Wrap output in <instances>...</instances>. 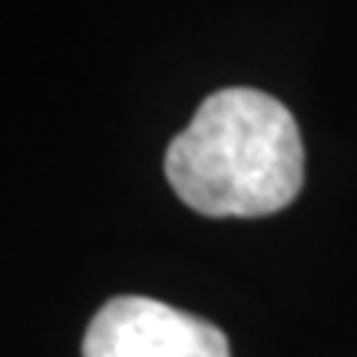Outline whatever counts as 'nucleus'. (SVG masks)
Wrapping results in <instances>:
<instances>
[{
  "label": "nucleus",
  "instance_id": "obj_1",
  "mask_svg": "<svg viewBox=\"0 0 357 357\" xmlns=\"http://www.w3.org/2000/svg\"><path fill=\"white\" fill-rule=\"evenodd\" d=\"M166 178L212 218H261L294 202L305 146L288 106L258 89H218L166 149Z\"/></svg>",
  "mask_w": 357,
  "mask_h": 357
},
{
  "label": "nucleus",
  "instance_id": "obj_2",
  "mask_svg": "<svg viewBox=\"0 0 357 357\" xmlns=\"http://www.w3.org/2000/svg\"><path fill=\"white\" fill-rule=\"evenodd\" d=\"M83 357H231V351L212 321L155 298L123 294L89 321Z\"/></svg>",
  "mask_w": 357,
  "mask_h": 357
}]
</instances>
